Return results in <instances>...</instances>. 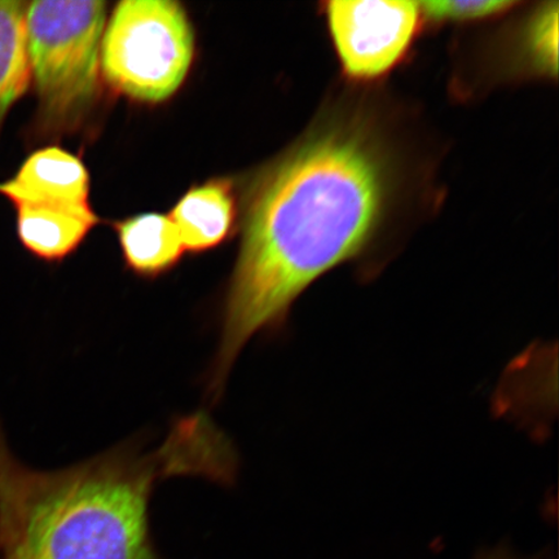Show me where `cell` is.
I'll return each instance as SVG.
<instances>
[{
  "instance_id": "3957f363",
  "label": "cell",
  "mask_w": 559,
  "mask_h": 559,
  "mask_svg": "<svg viewBox=\"0 0 559 559\" xmlns=\"http://www.w3.org/2000/svg\"><path fill=\"white\" fill-rule=\"evenodd\" d=\"M105 25L104 2L27 3V51L41 122L72 120L94 102Z\"/></svg>"
},
{
  "instance_id": "6da1fadb",
  "label": "cell",
  "mask_w": 559,
  "mask_h": 559,
  "mask_svg": "<svg viewBox=\"0 0 559 559\" xmlns=\"http://www.w3.org/2000/svg\"><path fill=\"white\" fill-rule=\"evenodd\" d=\"M393 157L369 118L334 111L251 188L209 374L216 402L248 342L284 323L317 280L369 248L395 190Z\"/></svg>"
},
{
  "instance_id": "277c9868",
  "label": "cell",
  "mask_w": 559,
  "mask_h": 559,
  "mask_svg": "<svg viewBox=\"0 0 559 559\" xmlns=\"http://www.w3.org/2000/svg\"><path fill=\"white\" fill-rule=\"evenodd\" d=\"M193 56L191 21L171 0H124L105 25L102 74L130 99H169L183 85Z\"/></svg>"
},
{
  "instance_id": "52a82bcc",
  "label": "cell",
  "mask_w": 559,
  "mask_h": 559,
  "mask_svg": "<svg viewBox=\"0 0 559 559\" xmlns=\"http://www.w3.org/2000/svg\"><path fill=\"white\" fill-rule=\"evenodd\" d=\"M236 215L233 183L227 179H213L191 188L175 205L170 218L185 249L200 253L219 247L227 239L235 227Z\"/></svg>"
},
{
  "instance_id": "7c38bea8",
  "label": "cell",
  "mask_w": 559,
  "mask_h": 559,
  "mask_svg": "<svg viewBox=\"0 0 559 559\" xmlns=\"http://www.w3.org/2000/svg\"><path fill=\"white\" fill-rule=\"evenodd\" d=\"M519 5L506 0H445V2H419L424 19L432 23H472V21L502 15Z\"/></svg>"
},
{
  "instance_id": "7a4b0ae2",
  "label": "cell",
  "mask_w": 559,
  "mask_h": 559,
  "mask_svg": "<svg viewBox=\"0 0 559 559\" xmlns=\"http://www.w3.org/2000/svg\"><path fill=\"white\" fill-rule=\"evenodd\" d=\"M237 454L205 412L181 417L157 450L121 445L55 472L24 465L0 429L3 559H160L150 502L158 481L204 477L230 484Z\"/></svg>"
},
{
  "instance_id": "30bf717a",
  "label": "cell",
  "mask_w": 559,
  "mask_h": 559,
  "mask_svg": "<svg viewBox=\"0 0 559 559\" xmlns=\"http://www.w3.org/2000/svg\"><path fill=\"white\" fill-rule=\"evenodd\" d=\"M26 7L20 0H0V130L13 104L32 85Z\"/></svg>"
},
{
  "instance_id": "5b68a950",
  "label": "cell",
  "mask_w": 559,
  "mask_h": 559,
  "mask_svg": "<svg viewBox=\"0 0 559 559\" xmlns=\"http://www.w3.org/2000/svg\"><path fill=\"white\" fill-rule=\"evenodd\" d=\"M324 13L342 70L361 82L401 64L424 19L419 2H330Z\"/></svg>"
},
{
  "instance_id": "ba28073f",
  "label": "cell",
  "mask_w": 559,
  "mask_h": 559,
  "mask_svg": "<svg viewBox=\"0 0 559 559\" xmlns=\"http://www.w3.org/2000/svg\"><path fill=\"white\" fill-rule=\"evenodd\" d=\"M17 234L32 254L48 262L64 260L80 247L99 218L88 205L19 206Z\"/></svg>"
},
{
  "instance_id": "8fae6325",
  "label": "cell",
  "mask_w": 559,
  "mask_h": 559,
  "mask_svg": "<svg viewBox=\"0 0 559 559\" xmlns=\"http://www.w3.org/2000/svg\"><path fill=\"white\" fill-rule=\"evenodd\" d=\"M516 55L519 64L528 73L557 79L558 75V3H544L523 25Z\"/></svg>"
},
{
  "instance_id": "9c48e42d",
  "label": "cell",
  "mask_w": 559,
  "mask_h": 559,
  "mask_svg": "<svg viewBox=\"0 0 559 559\" xmlns=\"http://www.w3.org/2000/svg\"><path fill=\"white\" fill-rule=\"evenodd\" d=\"M126 265L135 274L156 277L178 264L186 251L170 216L145 213L117 223Z\"/></svg>"
},
{
  "instance_id": "8992f818",
  "label": "cell",
  "mask_w": 559,
  "mask_h": 559,
  "mask_svg": "<svg viewBox=\"0 0 559 559\" xmlns=\"http://www.w3.org/2000/svg\"><path fill=\"white\" fill-rule=\"evenodd\" d=\"M88 193L85 164L59 146L35 151L12 178L0 181V194L15 207L88 205Z\"/></svg>"
},
{
  "instance_id": "4fadbf2b",
  "label": "cell",
  "mask_w": 559,
  "mask_h": 559,
  "mask_svg": "<svg viewBox=\"0 0 559 559\" xmlns=\"http://www.w3.org/2000/svg\"><path fill=\"white\" fill-rule=\"evenodd\" d=\"M480 559H516L513 556L507 554V551H493V554H488L484 558Z\"/></svg>"
}]
</instances>
